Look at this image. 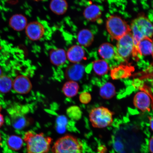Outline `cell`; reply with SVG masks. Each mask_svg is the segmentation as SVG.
<instances>
[{"label":"cell","instance_id":"7402d4cb","mask_svg":"<svg viewBox=\"0 0 153 153\" xmlns=\"http://www.w3.org/2000/svg\"><path fill=\"white\" fill-rule=\"evenodd\" d=\"M93 68L95 73L99 76L105 75L109 70L108 63L103 59L94 61L93 62Z\"/></svg>","mask_w":153,"mask_h":153},{"label":"cell","instance_id":"f1b7e54d","mask_svg":"<svg viewBox=\"0 0 153 153\" xmlns=\"http://www.w3.org/2000/svg\"><path fill=\"white\" fill-rule=\"evenodd\" d=\"M4 123V119L2 114H0V127H1Z\"/></svg>","mask_w":153,"mask_h":153},{"label":"cell","instance_id":"8992f818","mask_svg":"<svg viewBox=\"0 0 153 153\" xmlns=\"http://www.w3.org/2000/svg\"><path fill=\"white\" fill-rule=\"evenodd\" d=\"M116 49V56L127 62L135 51V46L131 32L120 38L117 41Z\"/></svg>","mask_w":153,"mask_h":153},{"label":"cell","instance_id":"4fadbf2b","mask_svg":"<svg viewBox=\"0 0 153 153\" xmlns=\"http://www.w3.org/2000/svg\"><path fill=\"white\" fill-rule=\"evenodd\" d=\"M66 55L67 59L73 64L79 63L86 59L85 50L79 45H74L70 48Z\"/></svg>","mask_w":153,"mask_h":153},{"label":"cell","instance_id":"484cf974","mask_svg":"<svg viewBox=\"0 0 153 153\" xmlns=\"http://www.w3.org/2000/svg\"><path fill=\"white\" fill-rule=\"evenodd\" d=\"M92 97L91 94L88 92H83L80 94L79 100L82 104H87L91 102Z\"/></svg>","mask_w":153,"mask_h":153},{"label":"cell","instance_id":"cb8c5ba5","mask_svg":"<svg viewBox=\"0 0 153 153\" xmlns=\"http://www.w3.org/2000/svg\"><path fill=\"white\" fill-rule=\"evenodd\" d=\"M13 81L11 78L7 76H0V92L8 93L13 88Z\"/></svg>","mask_w":153,"mask_h":153},{"label":"cell","instance_id":"ac0fdd59","mask_svg":"<svg viewBox=\"0 0 153 153\" xmlns=\"http://www.w3.org/2000/svg\"><path fill=\"white\" fill-rule=\"evenodd\" d=\"M94 39V36L93 33L87 29L82 30L78 34L77 41L82 46L89 47L93 43Z\"/></svg>","mask_w":153,"mask_h":153},{"label":"cell","instance_id":"44dd1931","mask_svg":"<svg viewBox=\"0 0 153 153\" xmlns=\"http://www.w3.org/2000/svg\"><path fill=\"white\" fill-rule=\"evenodd\" d=\"M99 94L103 99L109 100L112 99L116 94V88L111 82H106L100 87Z\"/></svg>","mask_w":153,"mask_h":153},{"label":"cell","instance_id":"7c38bea8","mask_svg":"<svg viewBox=\"0 0 153 153\" xmlns=\"http://www.w3.org/2000/svg\"><path fill=\"white\" fill-rule=\"evenodd\" d=\"M135 55L137 59L140 56L153 55V44L151 38L146 37L140 40L135 46Z\"/></svg>","mask_w":153,"mask_h":153},{"label":"cell","instance_id":"d4e9b609","mask_svg":"<svg viewBox=\"0 0 153 153\" xmlns=\"http://www.w3.org/2000/svg\"><path fill=\"white\" fill-rule=\"evenodd\" d=\"M67 114L72 119L78 120L81 118L82 112L79 107L73 106L69 108L67 110Z\"/></svg>","mask_w":153,"mask_h":153},{"label":"cell","instance_id":"f546056e","mask_svg":"<svg viewBox=\"0 0 153 153\" xmlns=\"http://www.w3.org/2000/svg\"><path fill=\"white\" fill-rule=\"evenodd\" d=\"M99 152L101 153H105L106 151V148L103 146H101L99 148Z\"/></svg>","mask_w":153,"mask_h":153},{"label":"cell","instance_id":"d6a6232c","mask_svg":"<svg viewBox=\"0 0 153 153\" xmlns=\"http://www.w3.org/2000/svg\"><path fill=\"white\" fill-rule=\"evenodd\" d=\"M33 1H43V0H33Z\"/></svg>","mask_w":153,"mask_h":153},{"label":"cell","instance_id":"8fae6325","mask_svg":"<svg viewBox=\"0 0 153 153\" xmlns=\"http://www.w3.org/2000/svg\"><path fill=\"white\" fill-rule=\"evenodd\" d=\"M85 71V66L79 63L73 64L66 68L65 76L68 81H78L83 77Z\"/></svg>","mask_w":153,"mask_h":153},{"label":"cell","instance_id":"603a6c76","mask_svg":"<svg viewBox=\"0 0 153 153\" xmlns=\"http://www.w3.org/2000/svg\"><path fill=\"white\" fill-rule=\"evenodd\" d=\"M24 140L18 136L12 135L10 136L7 139V146L11 150L17 151L22 148L24 144Z\"/></svg>","mask_w":153,"mask_h":153},{"label":"cell","instance_id":"9c48e42d","mask_svg":"<svg viewBox=\"0 0 153 153\" xmlns=\"http://www.w3.org/2000/svg\"><path fill=\"white\" fill-rule=\"evenodd\" d=\"M13 88L15 92L20 94H26L31 91L32 85L27 76L24 75L17 76L13 81Z\"/></svg>","mask_w":153,"mask_h":153},{"label":"cell","instance_id":"e0dca14e","mask_svg":"<svg viewBox=\"0 0 153 153\" xmlns=\"http://www.w3.org/2000/svg\"><path fill=\"white\" fill-rule=\"evenodd\" d=\"M102 11L98 6L92 4L88 6L84 10L83 15L88 20L95 22L100 18Z\"/></svg>","mask_w":153,"mask_h":153},{"label":"cell","instance_id":"2e32d148","mask_svg":"<svg viewBox=\"0 0 153 153\" xmlns=\"http://www.w3.org/2000/svg\"><path fill=\"white\" fill-rule=\"evenodd\" d=\"M98 53L103 60H109L116 56V49L111 44L104 43L99 47Z\"/></svg>","mask_w":153,"mask_h":153},{"label":"cell","instance_id":"ffe728a7","mask_svg":"<svg viewBox=\"0 0 153 153\" xmlns=\"http://www.w3.org/2000/svg\"><path fill=\"white\" fill-rule=\"evenodd\" d=\"M79 89V85L76 82L68 81L63 85L62 91L66 97L71 98L77 94Z\"/></svg>","mask_w":153,"mask_h":153},{"label":"cell","instance_id":"1f68e13d","mask_svg":"<svg viewBox=\"0 0 153 153\" xmlns=\"http://www.w3.org/2000/svg\"><path fill=\"white\" fill-rule=\"evenodd\" d=\"M1 134H0V144H1Z\"/></svg>","mask_w":153,"mask_h":153},{"label":"cell","instance_id":"5bb4252c","mask_svg":"<svg viewBox=\"0 0 153 153\" xmlns=\"http://www.w3.org/2000/svg\"><path fill=\"white\" fill-rule=\"evenodd\" d=\"M49 58L51 62L53 65L59 66L64 65L67 60L66 51L64 49H53L50 51Z\"/></svg>","mask_w":153,"mask_h":153},{"label":"cell","instance_id":"5b68a950","mask_svg":"<svg viewBox=\"0 0 153 153\" xmlns=\"http://www.w3.org/2000/svg\"><path fill=\"white\" fill-rule=\"evenodd\" d=\"M106 28L112 39L117 41L131 32V27L127 22L116 15L108 17L106 21Z\"/></svg>","mask_w":153,"mask_h":153},{"label":"cell","instance_id":"4316f807","mask_svg":"<svg viewBox=\"0 0 153 153\" xmlns=\"http://www.w3.org/2000/svg\"><path fill=\"white\" fill-rule=\"evenodd\" d=\"M149 150H150L151 153H153V139L152 137H151L150 139V140H149Z\"/></svg>","mask_w":153,"mask_h":153},{"label":"cell","instance_id":"3957f363","mask_svg":"<svg viewBox=\"0 0 153 153\" xmlns=\"http://www.w3.org/2000/svg\"><path fill=\"white\" fill-rule=\"evenodd\" d=\"M130 27L135 46L143 38L152 37V24L146 17L140 16L135 19L131 22Z\"/></svg>","mask_w":153,"mask_h":153},{"label":"cell","instance_id":"d6986e66","mask_svg":"<svg viewBox=\"0 0 153 153\" xmlns=\"http://www.w3.org/2000/svg\"><path fill=\"white\" fill-rule=\"evenodd\" d=\"M49 7L54 14L60 15L65 13L68 9V4L66 0H51Z\"/></svg>","mask_w":153,"mask_h":153},{"label":"cell","instance_id":"83f0119b","mask_svg":"<svg viewBox=\"0 0 153 153\" xmlns=\"http://www.w3.org/2000/svg\"><path fill=\"white\" fill-rule=\"evenodd\" d=\"M148 118L149 120V125H150V127L151 128V130L152 131H153V119L152 117L149 116L148 117Z\"/></svg>","mask_w":153,"mask_h":153},{"label":"cell","instance_id":"ba28073f","mask_svg":"<svg viewBox=\"0 0 153 153\" xmlns=\"http://www.w3.org/2000/svg\"><path fill=\"white\" fill-rule=\"evenodd\" d=\"M134 70V67L127 62L112 68L111 70L110 76L113 80L126 79L131 76Z\"/></svg>","mask_w":153,"mask_h":153},{"label":"cell","instance_id":"9a60e30c","mask_svg":"<svg viewBox=\"0 0 153 153\" xmlns=\"http://www.w3.org/2000/svg\"><path fill=\"white\" fill-rule=\"evenodd\" d=\"M27 20L24 15L17 14L11 17L9 24L11 28L15 31H20L25 28L27 25Z\"/></svg>","mask_w":153,"mask_h":153},{"label":"cell","instance_id":"4dcf8cb0","mask_svg":"<svg viewBox=\"0 0 153 153\" xmlns=\"http://www.w3.org/2000/svg\"><path fill=\"white\" fill-rule=\"evenodd\" d=\"M2 71L1 68H0V76H2Z\"/></svg>","mask_w":153,"mask_h":153},{"label":"cell","instance_id":"6da1fadb","mask_svg":"<svg viewBox=\"0 0 153 153\" xmlns=\"http://www.w3.org/2000/svg\"><path fill=\"white\" fill-rule=\"evenodd\" d=\"M23 140L26 143L27 153H48L53 141L51 137L46 136L43 133L32 131H27Z\"/></svg>","mask_w":153,"mask_h":153},{"label":"cell","instance_id":"277c9868","mask_svg":"<svg viewBox=\"0 0 153 153\" xmlns=\"http://www.w3.org/2000/svg\"><path fill=\"white\" fill-rule=\"evenodd\" d=\"M114 113L103 106L93 109L89 115V120L93 127L103 128L111 125Z\"/></svg>","mask_w":153,"mask_h":153},{"label":"cell","instance_id":"52a82bcc","mask_svg":"<svg viewBox=\"0 0 153 153\" xmlns=\"http://www.w3.org/2000/svg\"><path fill=\"white\" fill-rule=\"evenodd\" d=\"M152 102V96L143 91L136 94L133 98L134 106L143 112L150 111Z\"/></svg>","mask_w":153,"mask_h":153},{"label":"cell","instance_id":"7a4b0ae2","mask_svg":"<svg viewBox=\"0 0 153 153\" xmlns=\"http://www.w3.org/2000/svg\"><path fill=\"white\" fill-rule=\"evenodd\" d=\"M51 151L53 153H82L83 145L76 137L68 134L57 139Z\"/></svg>","mask_w":153,"mask_h":153},{"label":"cell","instance_id":"30bf717a","mask_svg":"<svg viewBox=\"0 0 153 153\" xmlns=\"http://www.w3.org/2000/svg\"><path fill=\"white\" fill-rule=\"evenodd\" d=\"M26 36L32 41H38L41 39L45 33V29L42 24L38 22H30L25 28Z\"/></svg>","mask_w":153,"mask_h":153}]
</instances>
